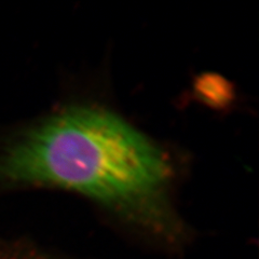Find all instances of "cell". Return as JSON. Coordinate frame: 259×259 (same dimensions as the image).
<instances>
[{
  "instance_id": "1",
  "label": "cell",
  "mask_w": 259,
  "mask_h": 259,
  "mask_svg": "<svg viewBox=\"0 0 259 259\" xmlns=\"http://www.w3.org/2000/svg\"><path fill=\"white\" fill-rule=\"evenodd\" d=\"M174 177L161 146L100 105H67L0 127V193L58 188L82 194L171 254L190 241L171 199Z\"/></svg>"
},
{
  "instance_id": "2",
  "label": "cell",
  "mask_w": 259,
  "mask_h": 259,
  "mask_svg": "<svg viewBox=\"0 0 259 259\" xmlns=\"http://www.w3.org/2000/svg\"><path fill=\"white\" fill-rule=\"evenodd\" d=\"M0 259H70L54 254L35 243L0 236Z\"/></svg>"
}]
</instances>
